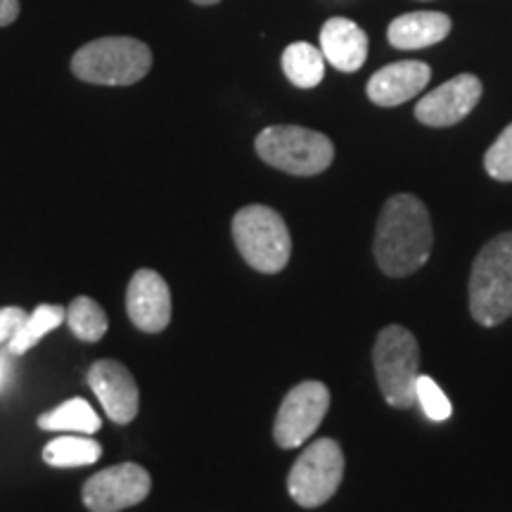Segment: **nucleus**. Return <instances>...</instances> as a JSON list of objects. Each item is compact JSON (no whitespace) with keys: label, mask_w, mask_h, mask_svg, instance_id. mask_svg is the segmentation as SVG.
Returning <instances> with one entry per match:
<instances>
[{"label":"nucleus","mask_w":512,"mask_h":512,"mask_svg":"<svg viewBox=\"0 0 512 512\" xmlns=\"http://www.w3.org/2000/svg\"><path fill=\"white\" fill-rule=\"evenodd\" d=\"M64 323L69 325V330L81 342H100L107 335V328H110L105 309L91 297H76L69 304L67 320Z\"/></svg>","instance_id":"aec40b11"},{"label":"nucleus","mask_w":512,"mask_h":512,"mask_svg":"<svg viewBox=\"0 0 512 512\" xmlns=\"http://www.w3.org/2000/svg\"><path fill=\"white\" fill-rule=\"evenodd\" d=\"M451 31V19L444 12H408L389 24L387 38L399 50H420L441 43Z\"/></svg>","instance_id":"2eb2a0df"},{"label":"nucleus","mask_w":512,"mask_h":512,"mask_svg":"<svg viewBox=\"0 0 512 512\" xmlns=\"http://www.w3.org/2000/svg\"><path fill=\"white\" fill-rule=\"evenodd\" d=\"M344 477V453L335 439H318L309 444L292 465L287 491L302 508H318L337 494Z\"/></svg>","instance_id":"0eeeda50"},{"label":"nucleus","mask_w":512,"mask_h":512,"mask_svg":"<svg viewBox=\"0 0 512 512\" xmlns=\"http://www.w3.org/2000/svg\"><path fill=\"white\" fill-rule=\"evenodd\" d=\"M330 392L323 382H299L290 389L275 415L273 437L280 448H299L309 441L328 415Z\"/></svg>","instance_id":"6e6552de"},{"label":"nucleus","mask_w":512,"mask_h":512,"mask_svg":"<svg viewBox=\"0 0 512 512\" xmlns=\"http://www.w3.org/2000/svg\"><path fill=\"white\" fill-rule=\"evenodd\" d=\"M373 363L384 401L392 408H411L420 377V347L413 332L403 325H387L377 335Z\"/></svg>","instance_id":"423d86ee"},{"label":"nucleus","mask_w":512,"mask_h":512,"mask_svg":"<svg viewBox=\"0 0 512 512\" xmlns=\"http://www.w3.org/2000/svg\"><path fill=\"white\" fill-rule=\"evenodd\" d=\"M432 79L430 64L418 60L394 62L375 72L368 81V98L380 107H396L425 91Z\"/></svg>","instance_id":"ddd939ff"},{"label":"nucleus","mask_w":512,"mask_h":512,"mask_svg":"<svg viewBox=\"0 0 512 512\" xmlns=\"http://www.w3.org/2000/svg\"><path fill=\"white\" fill-rule=\"evenodd\" d=\"M320 53L339 72L354 74L368 57L366 31L347 17H332L320 29Z\"/></svg>","instance_id":"4468645a"},{"label":"nucleus","mask_w":512,"mask_h":512,"mask_svg":"<svg viewBox=\"0 0 512 512\" xmlns=\"http://www.w3.org/2000/svg\"><path fill=\"white\" fill-rule=\"evenodd\" d=\"M233 240L254 271L280 273L290 264L292 238L283 216L264 204L242 207L233 219Z\"/></svg>","instance_id":"20e7f679"},{"label":"nucleus","mask_w":512,"mask_h":512,"mask_svg":"<svg viewBox=\"0 0 512 512\" xmlns=\"http://www.w3.org/2000/svg\"><path fill=\"white\" fill-rule=\"evenodd\" d=\"M152 491V477L145 467L121 463L98 472L83 484V505L91 512H121L143 503Z\"/></svg>","instance_id":"1a4fd4ad"},{"label":"nucleus","mask_w":512,"mask_h":512,"mask_svg":"<svg viewBox=\"0 0 512 512\" xmlns=\"http://www.w3.org/2000/svg\"><path fill=\"white\" fill-rule=\"evenodd\" d=\"M434 233L430 211L415 195L401 192L384 202L377 219L373 252L375 261L392 278L411 275L427 264Z\"/></svg>","instance_id":"f257e3e1"},{"label":"nucleus","mask_w":512,"mask_h":512,"mask_svg":"<svg viewBox=\"0 0 512 512\" xmlns=\"http://www.w3.org/2000/svg\"><path fill=\"white\" fill-rule=\"evenodd\" d=\"M470 313L484 328L512 316V233L486 242L470 273Z\"/></svg>","instance_id":"f03ea898"},{"label":"nucleus","mask_w":512,"mask_h":512,"mask_svg":"<svg viewBox=\"0 0 512 512\" xmlns=\"http://www.w3.org/2000/svg\"><path fill=\"white\" fill-rule=\"evenodd\" d=\"M64 320H67V309H62L57 304H41L34 313H29L22 328L17 330V335L10 339L8 351L12 356L27 354L48 332L60 328Z\"/></svg>","instance_id":"a211bd4d"},{"label":"nucleus","mask_w":512,"mask_h":512,"mask_svg":"<svg viewBox=\"0 0 512 512\" xmlns=\"http://www.w3.org/2000/svg\"><path fill=\"white\" fill-rule=\"evenodd\" d=\"M19 17V0H0V27H8Z\"/></svg>","instance_id":"b1692460"},{"label":"nucleus","mask_w":512,"mask_h":512,"mask_svg":"<svg viewBox=\"0 0 512 512\" xmlns=\"http://www.w3.org/2000/svg\"><path fill=\"white\" fill-rule=\"evenodd\" d=\"M479 98H482V81L472 74H458L456 79L422 95L415 105V117L420 124L432 128L456 126L475 110Z\"/></svg>","instance_id":"9d476101"},{"label":"nucleus","mask_w":512,"mask_h":512,"mask_svg":"<svg viewBox=\"0 0 512 512\" xmlns=\"http://www.w3.org/2000/svg\"><path fill=\"white\" fill-rule=\"evenodd\" d=\"M152 69V53L131 36H107L86 43L72 57V72L95 86H133Z\"/></svg>","instance_id":"7ed1b4c3"},{"label":"nucleus","mask_w":512,"mask_h":512,"mask_svg":"<svg viewBox=\"0 0 512 512\" xmlns=\"http://www.w3.org/2000/svg\"><path fill=\"white\" fill-rule=\"evenodd\" d=\"M102 456V446L98 441L79 437V434H72V437H60L48 441V446L43 448V460L53 467H83L98 463Z\"/></svg>","instance_id":"6ab92c4d"},{"label":"nucleus","mask_w":512,"mask_h":512,"mask_svg":"<svg viewBox=\"0 0 512 512\" xmlns=\"http://www.w3.org/2000/svg\"><path fill=\"white\" fill-rule=\"evenodd\" d=\"M126 313L143 332H162L171 323V290L152 268H140L126 290Z\"/></svg>","instance_id":"f8f14e48"},{"label":"nucleus","mask_w":512,"mask_h":512,"mask_svg":"<svg viewBox=\"0 0 512 512\" xmlns=\"http://www.w3.org/2000/svg\"><path fill=\"white\" fill-rule=\"evenodd\" d=\"M38 427L46 432H74V434H95L102 427L100 415L86 399H69L53 411L38 418Z\"/></svg>","instance_id":"dca6fc26"},{"label":"nucleus","mask_w":512,"mask_h":512,"mask_svg":"<svg viewBox=\"0 0 512 512\" xmlns=\"http://www.w3.org/2000/svg\"><path fill=\"white\" fill-rule=\"evenodd\" d=\"M415 403H420L422 413L432 422H444L453 413V406L444 389L427 375H420L418 382H415Z\"/></svg>","instance_id":"412c9836"},{"label":"nucleus","mask_w":512,"mask_h":512,"mask_svg":"<svg viewBox=\"0 0 512 512\" xmlns=\"http://www.w3.org/2000/svg\"><path fill=\"white\" fill-rule=\"evenodd\" d=\"M27 316L29 313L22 306H3L0 309V344L10 342L17 335V330L22 328Z\"/></svg>","instance_id":"5701e85b"},{"label":"nucleus","mask_w":512,"mask_h":512,"mask_svg":"<svg viewBox=\"0 0 512 512\" xmlns=\"http://www.w3.org/2000/svg\"><path fill=\"white\" fill-rule=\"evenodd\" d=\"M88 384L102 403V411L117 425H126L138 415L140 392L136 377L119 361H95L88 370Z\"/></svg>","instance_id":"9b49d317"},{"label":"nucleus","mask_w":512,"mask_h":512,"mask_svg":"<svg viewBox=\"0 0 512 512\" xmlns=\"http://www.w3.org/2000/svg\"><path fill=\"white\" fill-rule=\"evenodd\" d=\"M283 72L297 88H316L325 76V57L311 43H292L283 53Z\"/></svg>","instance_id":"f3484780"},{"label":"nucleus","mask_w":512,"mask_h":512,"mask_svg":"<svg viewBox=\"0 0 512 512\" xmlns=\"http://www.w3.org/2000/svg\"><path fill=\"white\" fill-rule=\"evenodd\" d=\"M256 155L285 174L318 176L335 159V145L325 133L311 128L271 126L256 136Z\"/></svg>","instance_id":"39448f33"},{"label":"nucleus","mask_w":512,"mask_h":512,"mask_svg":"<svg viewBox=\"0 0 512 512\" xmlns=\"http://www.w3.org/2000/svg\"><path fill=\"white\" fill-rule=\"evenodd\" d=\"M484 166L486 174L496 178V181H512V124L505 128L501 136L496 138V143L486 150Z\"/></svg>","instance_id":"4be33fe9"},{"label":"nucleus","mask_w":512,"mask_h":512,"mask_svg":"<svg viewBox=\"0 0 512 512\" xmlns=\"http://www.w3.org/2000/svg\"><path fill=\"white\" fill-rule=\"evenodd\" d=\"M192 3H197V5H216V3H221V0H192Z\"/></svg>","instance_id":"a878e982"},{"label":"nucleus","mask_w":512,"mask_h":512,"mask_svg":"<svg viewBox=\"0 0 512 512\" xmlns=\"http://www.w3.org/2000/svg\"><path fill=\"white\" fill-rule=\"evenodd\" d=\"M8 356H10V351H8V354H0V392L8 387V382L12 377V366H10Z\"/></svg>","instance_id":"393cba45"}]
</instances>
